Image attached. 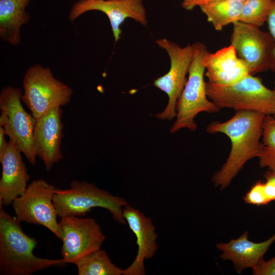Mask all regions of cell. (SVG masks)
Masks as SVG:
<instances>
[{
    "label": "cell",
    "mask_w": 275,
    "mask_h": 275,
    "mask_svg": "<svg viewBox=\"0 0 275 275\" xmlns=\"http://www.w3.org/2000/svg\"><path fill=\"white\" fill-rule=\"evenodd\" d=\"M265 115L258 112L238 110L228 120L213 121L206 127L210 134H226L231 142V149L227 160L212 177L215 186L227 187L245 163L258 157L263 147L262 138Z\"/></svg>",
    "instance_id": "1"
},
{
    "label": "cell",
    "mask_w": 275,
    "mask_h": 275,
    "mask_svg": "<svg viewBox=\"0 0 275 275\" xmlns=\"http://www.w3.org/2000/svg\"><path fill=\"white\" fill-rule=\"evenodd\" d=\"M36 240L23 231L21 222L0 206V274L30 275L36 271L65 263L63 259L35 256Z\"/></svg>",
    "instance_id": "2"
},
{
    "label": "cell",
    "mask_w": 275,
    "mask_h": 275,
    "mask_svg": "<svg viewBox=\"0 0 275 275\" xmlns=\"http://www.w3.org/2000/svg\"><path fill=\"white\" fill-rule=\"evenodd\" d=\"M70 188H58L52 198L58 216H85L94 208L106 209L113 218L121 225L126 222L123 213V207L128 204L121 197L112 195L94 183L86 181H72Z\"/></svg>",
    "instance_id": "3"
},
{
    "label": "cell",
    "mask_w": 275,
    "mask_h": 275,
    "mask_svg": "<svg viewBox=\"0 0 275 275\" xmlns=\"http://www.w3.org/2000/svg\"><path fill=\"white\" fill-rule=\"evenodd\" d=\"M194 52L189 68L188 78L176 104V119L170 129L174 133L182 128L196 130L195 118L200 113H217L219 108L207 97L206 82L204 80L205 67L202 63L204 56L209 52L203 43H193Z\"/></svg>",
    "instance_id": "4"
},
{
    "label": "cell",
    "mask_w": 275,
    "mask_h": 275,
    "mask_svg": "<svg viewBox=\"0 0 275 275\" xmlns=\"http://www.w3.org/2000/svg\"><path fill=\"white\" fill-rule=\"evenodd\" d=\"M206 92L219 109L252 111L272 116L275 113V91L266 87L260 78L251 74L228 86L206 82Z\"/></svg>",
    "instance_id": "5"
},
{
    "label": "cell",
    "mask_w": 275,
    "mask_h": 275,
    "mask_svg": "<svg viewBox=\"0 0 275 275\" xmlns=\"http://www.w3.org/2000/svg\"><path fill=\"white\" fill-rule=\"evenodd\" d=\"M21 101L37 119L56 106L67 105L73 93L67 85L53 76L48 67L35 64L25 71Z\"/></svg>",
    "instance_id": "6"
},
{
    "label": "cell",
    "mask_w": 275,
    "mask_h": 275,
    "mask_svg": "<svg viewBox=\"0 0 275 275\" xmlns=\"http://www.w3.org/2000/svg\"><path fill=\"white\" fill-rule=\"evenodd\" d=\"M22 92L19 88L8 86L0 93V126L13 145L32 165L36 162L33 134L36 119L24 109L21 103Z\"/></svg>",
    "instance_id": "7"
},
{
    "label": "cell",
    "mask_w": 275,
    "mask_h": 275,
    "mask_svg": "<svg viewBox=\"0 0 275 275\" xmlns=\"http://www.w3.org/2000/svg\"><path fill=\"white\" fill-rule=\"evenodd\" d=\"M57 189L43 179L34 180L12 204L19 221L43 226L61 240L58 215L52 201Z\"/></svg>",
    "instance_id": "8"
},
{
    "label": "cell",
    "mask_w": 275,
    "mask_h": 275,
    "mask_svg": "<svg viewBox=\"0 0 275 275\" xmlns=\"http://www.w3.org/2000/svg\"><path fill=\"white\" fill-rule=\"evenodd\" d=\"M156 43L164 49L170 60V67L164 75L156 78L154 85L166 93L168 102L164 109L155 117L161 120H172L176 116V104L187 82L186 74L191 63L194 45L188 44L181 47L177 43L167 39H158Z\"/></svg>",
    "instance_id": "9"
},
{
    "label": "cell",
    "mask_w": 275,
    "mask_h": 275,
    "mask_svg": "<svg viewBox=\"0 0 275 275\" xmlns=\"http://www.w3.org/2000/svg\"><path fill=\"white\" fill-rule=\"evenodd\" d=\"M61 218V252L65 263L74 264L101 249L106 237L94 218L77 216Z\"/></svg>",
    "instance_id": "10"
},
{
    "label": "cell",
    "mask_w": 275,
    "mask_h": 275,
    "mask_svg": "<svg viewBox=\"0 0 275 275\" xmlns=\"http://www.w3.org/2000/svg\"><path fill=\"white\" fill-rule=\"evenodd\" d=\"M232 24L230 45L237 56L246 64L250 74L254 75L270 69L275 41L269 32L239 21Z\"/></svg>",
    "instance_id": "11"
},
{
    "label": "cell",
    "mask_w": 275,
    "mask_h": 275,
    "mask_svg": "<svg viewBox=\"0 0 275 275\" xmlns=\"http://www.w3.org/2000/svg\"><path fill=\"white\" fill-rule=\"evenodd\" d=\"M99 11L108 17L115 42L121 38V25L127 18H131L146 26L148 21L143 0H78L72 5L69 19L72 22L82 14Z\"/></svg>",
    "instance_id": "12"
},
{
    "label": "cell",
    "mask_w": 275,
    "mask_h": 275,
    "mask_svg": "<svg viewBox=\"0 0 275 275\" xmlns=\"http://www.w3.org/2000/svg\"><path fill=\"white\" fill-rule=\"evenodd\" d=\"M61 106H58L36 119L33 134L34 151L47 171L63 157L61 149L64 136Z\"/></svg>",
    "instance_id": "13"
},
{
    "label": "cell",
    "mask_w": 275,
    "mask_h": 275,
    "mask_svg": "<svg viewBox=\"0 0 275 275\" xmlns=\"http://www.w3.org/2000/svg\"><path fill=\"white\" fill-rule=\"evenodd\" d=\"M124 217L136 238L138 250L132 263L125 269L123 275H145L144 261L153 258L158 250L157 234L150 217L129 204L123 207Z\"/></svg>",
    "instance_id": "14"
},
{
    "label": "cell",
    "mask_w": 275,
    "mask_h": 275,
    "mask_svg": "<svg viewBox=\"0 0 275 275\" xmlns=\"http://www.w3.org/2000/svg\"><path fill=\"white\" fill-rule=\"evenodd\" d=\"M202 63L206 70L207 82L213 85L228 86L250 74L247 65L237 56L231 45L214 53L208 52Z\"/></svg>",
    "instance_id": "15"
},
{
    "label": "cell",
    "mask_w": 275,
    "mask_h": 275,
    "mask_svg": "<svg viewBox=\"0 0 275 275\" xmlns=\"http://www.w3.org/2000/svg\"><path fill=\"white\" fill-rule=\"evenodd\" d=\"M10 141L5 151L0 155L2 176L0 179V206L9 205L23 194L30 176L21 153Z\"/></svg>",
    "instance_id": "16"
},
{
    "label": "cell",
    "mask_w": 275,
    "mask_h": 275,
    "mask_svg": "<svg viewBox=\"0 0 275 275\" xmlns=\"http://www.w3.org/2000/svg\"><path fill=\"white\" fill-rule=\"evenodd\" d=\"M274 240L275 234L264 241L254 242L249 239V232L245 231L237 239L217 243L216 247L222 252L219 258L232 261L236 272L240 274L246 268H254L262 260Z\"/></svg>",
    "instance_id": "17"
},
{
    "label": "cell",
    "mask_w": 275,
    "mask_h": 275,
    "mask_svg": "<svg viewBox=\"0 0 275 275\" xmlns=\"http://www.w3.org/2000/svg\"><path fill=\"white\" fill-rule=\"evenodd\" d=\"M31 0H0V38L17 46L21 43L20 28L26 24L30 15L26 8Z\"/></svg>",
    "instance_id": "18"
},
{
    "label": "cell",
    "mask_w": 275,
    "mask_h": 275,
    "mask_svg": "<svg viewBox=\"0 0 275 275\" xmlns=\"http://www.w3.org/2000/svg\"><path fill=\"white\" fill-rule=\"evenodd\" d=\"M243 2L238 0H220L208 2L199 7L207 20L216 31L238 21Z\"/></svg>",
    "instance_id": "19"
},
{
    "label": "cell",
    "mask_w": 275,
    "mask_h": 275,
    "mask_svg": "<svg viewBox=\"0 0 275 275\" xmlns=\"http://www.w3.org/2000/svg\"><path fill=\"white\" fill-rule=\"evenodd\" d=\"M74 264L78 275H123V269L117 266L101 249L78 260Z\"/></svg>",
    "instance_id": "20"
},
{
    "label": "cell",
    "mask_w": 275,
    "mask_h": 275,
    "mask_svg": "<svg viewBox=\"0 0 275 275\" xmlns=\"http://www.w3.org/2000/svg\"><path fill=\"white\" fill-rule=\"evenodd\" d=\"M262 138L263 147L258 157L260 167L275 173V117L272 115L265 117Z\"/></svg>",
    "instance_id": "21"
},
{
    "label": "cell",
    "mask_w": 275,
    "mask_h": 275,
    "mask_svg": "<svg viewBox=\"0 0 275 275\" xmlns=\"http://www.w3.org/2000/svg\"><path fill=\"white\" fill-rule=\"evenodd\" d=\"M274 0H246L238 21L260 28L267 21Z\"/></svg>",
    "instance_id": "22"
},
{
    "label": "cell",
    "mask_w": 275,
    "mask_h": 275,
    "mask_svg": "<svg viewBox=\"0 0 275 275\" xmlns=\"http://www.w3.org/2000/svg\"><path fill=\"white\" fill-rule=\"evenodd\" d=\"M244 203L256 206H264L269 203L264 190L263 182L256 181L243 198Z\"/></svg>",
    "instance_id": "23"
},
{
    "label": "cell",
    "mask_w": 275,
    "mask_h": 275,
    "mask_svg": "<svg viewBox=\"0 0 275 275\" xmlns=\"http://www.w3.org/2000/svg\"><path fill=\"white\" fill-rule=\"evenodd\" d=\"M254 275H275V256L268 261L261 260L252 268Z\"/></svg>",
    "instance_id": "24"
},
{
    "label": "cell",
    "mask_w": 275,
    "mask_h": 275,
    "mask_svg": "<svg viewBox=\"0 0 275 275\" xmlns=\"http://www.w3.org/2000/svg\"><path fill=\"white\" fill-rule=\"evenodd\" d=\"M265 182H263L264 190L270 203L275 201V173L269 170L264 174Z\"/></svg>",
    "instance_id": "25"
},
{
    "label": "cell",
    "mask_w": 275,
    "mask_h": 275,
    "mask_svg": "<svg viewBox=\"0 0 275 275\" xmlns=\"http://www.w3.org/2000/svg\"><path fill=\"white\" fill-rule=\"evenodd\" d=\"M267 22L269 30V33L275 41V0L273 1V5ZM270 70L275 72V45L271 56Z\"/></svg>",
    "instance_id": "26"
},
{
    "label": "cell",
    "mask_w": 275,
    "mask_h": 275,
    "mask_svg": "<svg viewBox=\"0 0 275 275\" xmlns=\"http://www.w3.org/2000/svg\"><path fill=\"white\" fill-rule=\"evenodd\" d=\"M202 0H183L182 7L186 10H191L195 7L199 6Z\"/></svg>",
    "instance_id": "27"
},
{
    "label": "cell",
    "mask_w": 275,
    "mask_h": 275,
    "mask_svg": "<svg viewBox=\"0 0 275 275\" xmlns=\"http://www.w3.org/2000/svg\"><path fill=\"white\" fill-rule=\"evenodd\" d=\"M6 135L4 128L0 126V155H2L7 147L8 142L5 139Z\"/></svg>",
    "instance_id": "28"
},
{
    "label": "cell",
    "mask_w": 275,
    "mask_h": 275,
    "mask_svg": "<svg viewBox=\"0 0 275 275\" xmlns=\"http://www.w3.org/2000/svg\"><path fill=\"white\" fill-rule=\"evenodd\" d=\"M216 1H220V0H202L201 1V2L200 3L199 6H200L201 5H202V4H203L208 3V2ZM238 1H242V2H244L246 0H238Z\"/></svg>",
    "instance_id": "29"
},
{
    "label": "cell",
    "mask_w": 275,
    "mask_h": 275,
    "mask_svg": "<svg viewBox=\"0 0 275 275\" xmlns=\"http://www.w3.org/2000/svg\"><path fill=\"white\" fill-rule=\"evenodd\" d=\"M273 90L275 91V81H274V87ZM273 116H274L275 117V113H274V115H273Z\"/></svg>",
    "instance_id": "30"
}]
</instances>
